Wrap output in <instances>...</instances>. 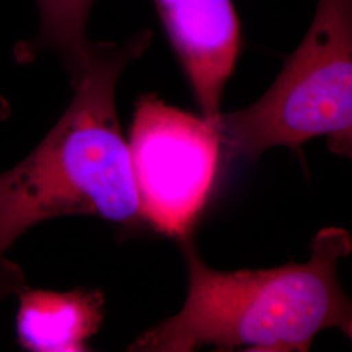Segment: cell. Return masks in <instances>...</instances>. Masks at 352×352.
Here are the masks:
<instances>
[{
  "instance_id": "cell-3",
  "label": "cell",
  "mask_w": 352,
  "mask_h": 352,
  "mask_svg": "<svg viewBox=\"0 0 352 352\" xmlns=\"http://www.w3.org/2000/svg\"><path fill=\"white\" fill-rule=\"evenodd\" d=\"M212 123L225 160H256L273 146L296 148L322 135L331 151L351 155L352 0H318L272 88Z\"/></svg>"
},
{
  "instance_id": "cell-2",
  "label": "cell",
  "mask_w": 352,
  "mask_h": 352,
  "mask_svg": "<svg viewBox=\"0 0 352 352\" xmlns=\"http://www.w3.org/2000/svg\"><path fill=\"white\" fill-rule=\"evenodd\" d=\"M352 251L351 235L340 227L321 230L304 264L265 270L217 272L186 241L188 296L177 315L129 346V351L218 350L305 352L316 336L337 327L352 336L351 302L337 277L340 258Z\"/></svg>"
},
{
  "instance_id": "cell-8",
  "label": "cell",
  "mask_w": 352,
  "mask_h": 352,
  "mask_svg": "<svg viewBox=\"0 0 352 352\" xmlns=\"http://www.w3.org/2000/svg\"><path fill=\"white\" fill-rule=\"evenodd\" d=\"M25 289L21 269L0 256V299L12 294H20Z\"/></svg>"
},
{
  "instance_id": "cell-6",
  "label": "cell",
  "mask_w": 352,
  "mask_h": 352,
  "mask_svg": "<svg viewBox=\"0 0 352 352\" xmlns=\"http://www.w3.org/2000/svg\"><path fill=\"white\" fill-rule=\"evenodd\" d=\"M103 296L98 291L20 292L17 338L30 351H87V340L101 327Z\"/></svg>"
},
{
  "instance_id": "cell-1",
  "label": "cell",
  "mask_w": 352,
  "mask_h": 352,
  "mask_svg": "<svg viewBox=\"0 0 352 352\" xmlns=\"http://www.w3.org/2000/svg\"><path fill=\"white\" fill-rule=\"evenodd\" d=\"M142 30L123 43H93L69 72L74 98L24 161L0 174V256L26 230L68 214L132 226L144 221L129 148L116 113L126 65L151 45Z\"/></svg>"
},
{
  "instance_id": "cell-4",
  "label": "cell",
  "mask_w": 352,
  "mask_h": 352,
  "mask_svg": "<svg viewBox=\"0 0 352 352\" xmlns=\"http://www.w3.org/2000/svg\"><path fill=\"white\" fill-rule=\"evenodd\" d=\"M144 221L184 238L213 187L221 145L215 126L154 94L136 103L128 144Z\"/></svg>"
},
{
  "instance_id": "cell-5",
  "label": "cell",
  "mask_w": 352,
  "mask_h": 352,
  "mask_svg": "<svg viewBox=\"0 0 352 352\" xmlns=\"http://www.w3.org/2000/svg\"><path fill=\"white\" fill-rule=\"evenodd\" d=\"M188 77L202 116L215 120L239 55L240 24L232 0H153Z\"/></svg>"
},
{
  "instance_id": "cell-9",
  "label": "cell",
  "mask_w": 352,
  "mask_h": 352,
  "mask_svg": "<svg viewBox=\"0 0 352 352\" xmlns=\"http://www.w3.org/2000/svg\"><path fill=\"white\" fill-rule=\"evenodd\" d=\"M7 107H8L7 103L0 98V118L4 115V111L7 110Z\"/></svg>"
},
{
  "instance_id": "cell-7",
  "label": "cell",
  "mask_w": 352,
  "mask_h": 352,
  "mask_svg": "<svg viewBox=\"0 0 352 352\" xmlns=\"http://www.w3.org/2000/svg\"><path fill=\"white\" fill-rule=\"evenodd\" d=\"M94 0H37L39 29L30 41L21 42L14 54L30 62L42 51L58 54L69 72L88 56L94 42L87 33L89 12Z\"/></svg>"
}]
</instances>
